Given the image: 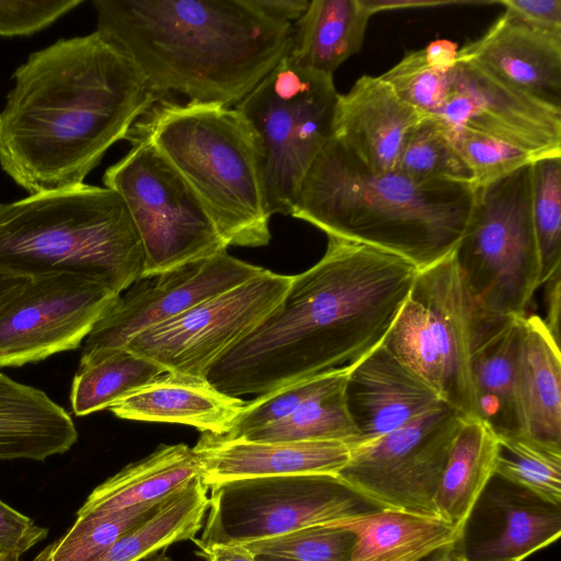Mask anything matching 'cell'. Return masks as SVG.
Here are the masks:
<instances>
[{
  "label": "cell",
  "mask_w": 561,
  "mask_h": 561,
  "mask_svg": "<svg viewBox=\"0 0 561 561\" xmlns=\"http://www.w3.org/2000/svg\"><path fill=\"white\" fill-rule=\"evenodd\" d=\"M417 271L396 254L328 237L323 256L293 275L277 306L206 379L240 398L351 368L383 343Z\"/></svg>",
  "instance_id": "6da1fadb"
},
{
  "label": "cell",
  "mask_w": 561,
  "mask_h": 561,
  "mask_svg": "<svg viewBox=\"0 0 561 561\" xmlns=\"http://www.w3.org/2000/svg\"><path fill=\"white\" fill-rule=\"evenodd\" d=\"M96 31L32 53L0 111V165L31 194L84 183L159 101Z\"/></svg>",
  "instance_id": "7a4b0ae2"
},
{
  "label": "cell",
  "mask_w": 561,
  "mask_h": 561,
  "mask_svg": "<svg viewBox=\"0 0 561 561\" xmlns=\"http://www.w3.org/2000/svg\"><path fill=\"white\" fill-rule=\"evenodd\" d=\"M96 32L160 99L232 107L287 54L294 26L253 0H94Z\"/></svg>",
  "instance_id": "3957f363"
},
{
  "label": "cell",
  "mask_w": 561,
  "mask_h": 561,
  "mask_svg": "<svg viewBox=\"0 0 561 561\" xmlns=\"http://www.w3.org/2000/svg\"><path fill=\"white\" fill-rule=\"evenodd\" d=\"M474 199L471 184L417 181L398 170L374 173L331 137L307 171L290 216L422 270L456 249Z\"/></svg>",
  "instance_id": "277c9868"
},
{
  "label": "cell",
  "mask_w": 561,
  "mask_h": 561,
  "mask_svg": "<svg viewBox=\"0 0 561 561\" xmlns=\"http://www.w3.org/2000/svg\"><path fill=\"white\" fill-rule=\"evenodd\" d=\"M144 260L129 211L111 188L82 183L0 202V270L73 274L121 294L142 277Z\"/></svg>",
  "instance_id": "5b68a950"
},
{
  "label": "cell",
  "mask_w": 561,
  "mask_h": 561,
  "mask_svg": "<svg viewBox=\"0 0 561 561\" xmlns=\"http://www.w3.org/2000/svg\"><path fill=\"white\" fill-rule=\"evenodd\" d=\"M129 134L146 137L191 186L228 247L271 241L259 152L244 118L219 103L160 99Z\"/></svg>",
  "instance_id": "8992f818"
},
{
  "label": "cell",
  "mask_w": 561,
  "mask_h": 561,
  "mask_svg": "<svg viewBox=\"0 0 561 561\" xmlns=\"http://www.w3.org/2000/svg\"><path fill=\"white\" fill-rule=\"evenodd\" d=\"M468 291L454 251L419 270L383 345L422 377L444 403L476 417L472 356L496 320Z\"/></svg>",
  "instance_id": "52a82bcc"
},
{
  "label": "cell",
  "mask_w": 561,
  "mask_h": 561,
  "mask_svg": "<svg viewBox=\"0 0 561 561\" xmlns=\"http://www.w3.org/2000/svg\"><path fill=\"white\" fill-rule=\"evenodd\" d=\"M337 95L332 76L285 55L234 106L256 144L271 216L290 215L307 171L332 137Z\"/></svg>",
  "instance_id": "ba28073f"
},
{
  "label": "cell",
  "mask_w": 561,
  "mask_h": 561,
  "mask_svg": "<svg viewBox=\"0 0 561 561\" xmlns=\"http://www.w3.org/2000/svg\"><path fill=\"white\" fill-rule=\"evenodd\" d=\"M531 163L476 188L467 229L454 250L471 297L483 312L497 318L527 316L540 286Z\"/></svg>",
  "instance_id": "9c48e42d"
},
{
  "label": "cell",
  "mask_w": 561,
  "mask_h": 561,
  "mask_svg": "<svg viewBox=\"0 0 561 561\" xmlns=\"http://www.w3.org/2000/svg\"><path fill=\"white\" fill-rule=\"evenodd\" d=\"M130 150L103 175L125 203L144 250V275L152 276L227 251L204 204L144 136L129 134Z\"/></svg>",
  "instance_id": "30bf717a"
},
{
  "label": "cell",
  "mask_w": 561,
  "mask_h": 561,
  "mask_svg": "<svg viewBox=\"0 0 561 561\" xmlns=\"http://www.w3.org/2000/svg\"><path fill=\"white\" fill-rule=\"evenodd\" d=\"M209 490L206 524L193 539L201 553L217 543L247 545L376 508L337 474L248 478Z\"/></svg>",
  "instance_id": "8fae6325"
},
{
  "label": "cell",
  "mask_w": 561,
  "mask_h": 561,
  "mask_svg": "<svg viewBox=\"0 0 561 561\" xmlns=\"http://www.w3.org/2000/svg\"><path fill=\"white\" fill-rule=\"evenodd\" d=\"M463 416L442 405L354 446L337 477L376 508L437 516L436 490Z\"/></svg>",
  "instance_id": "7c38bea8"
},
{
  "label": "cell",
  "mask_w": 561,
  "mask_h": 561,
  "mask_svg": "<svg viewBox=\"0 0 561 561\" xmlns=\"http://www.w3.org/2000/svg\"><path fill=\"white\" fill-rule=\"evenodd\" d=\"M293 275L263 271L153 325L125 346L165 371L206 378L213 364L247 336L282 300Z\"/></svg>",
  "instance_id": "4fadbf2b"
},
{
  "label": "cell",
  "mask_w": 561,
  "mask_h": 561,
  "mask_svg": "<svg viewBox=\"0 0 561 561\" xmlns=\"http://www.w3.org/2000/svg\"><path fill=\"white\" fill-rule=\"evenodd\" d=\"M118 295L73 274L30 278L0 309V368L78 348Z\"/></svg>",
  "instance_id": "5bb4252c"
},
{
  "label": "cell",
  "mask_w": 561,
  "mask_h": 561,
  "mask_svg": "<svg viewBox=\"0 0 561 561\" xmlns=\"http://www.w3.org/2000/svg\"><path fill=\"white\" fill-rule=\"evenodd\" d=\"M263 267L227 251L141 277L118 295L87 336L79 367L124 348L142 331L260 274Z\"/></svg>",
  "instance_id": "9a60e30c"
},
{
  "label": "cell",
  "mask_w": 561,
  "mask_h": 561,
  "mask_svg": "<svg viewBox=\"0 0 561 561\" xmlns=\"http://www.w3.org/2000/svg\"><path fill=\"white\" fill-rule=\"evenodd\" d=\"M447 129H469L530 154L561 156V108L497 79L458 56L450 90L432 115Z\"/></svg>",
  "instance_id": "2e32d148"
},
{
  "label": "cell",
  "mask_w": 561,
  "mask_h": 561,
  "mask_svg": "<svg viewBox=\"0 0 561 561\" xmlns=\"http://www.w3.org/2000/svg\"><path fill=\"white\" fill-rule=\"evenodd\" d=\"M344 398L359 433L355 446L396 431L444 403L422 377L383 344L348 369Z\"/></svg>",
  "instance_id": "e0dca14e"
},
{
  "label": "cell",
  "mask_w": 561,
  "mask_h": 561,
  "mask_svg": "<svg viewBox=\"0 0 561 561\" xmlns=\"http://www.w3.org/2000/svg\"><path fill=\"white\" fill-rule=\"evenodd\" d=\"M423 115L402 101L380 76H362L337 95L332 137L374 173L397 170L404 146Z\"/></svg>",
  "instance_id": "ac0fdd59"
},
{
  "label": "cell",
  "mask_w": 561,
  "mask_h": 561,
  "mask_svg": "<svg viewBox=\"0 0 561 561\" xmlns=\"http://www.w3.org/2000/svg\"><path fill=\"white\" fill-rule=\"evenodd\" d=\"M354 445L340 440L262 442L202 433L193 450L202 480L214 484L286 474H337Z\"/></svg>",
  "instance_id": "d6986e66"
},
{
  "label": "cell",
  "mask_w": 561,
  "mask_h": 561,
  "mask_svg": "<svg viewBox=\"0 0 561 561\" xmlns=\"http://www.w3.org/2000/svg\"><path fill=\"white\" fill-rule=\"evenodd\" d=\"M458 56L561 108V36L529 28L503 12L481 37L459 48Z\"/></svg>",
  "instance_id": "ffe728a7"
},
{
  "label": "cell",
  "mask_w": 561,
  "mask_h": 561,
  "mask_svg": "<svg viewBox=\"0 0 561 561\" xmlns=\"http://www.w3.org/2000/svg\"><path fill=\"white\" fill-rule=\"evenodd\" d=\"M245 403L219 391L206 378L164 371L108 410L124 420L182 424L221 436Z\"/></svg>",
  "instance_id": "44dd1931"
},
{
  "label": "cell",
  "mask_w": 561,
  "mask_h": 561,
  "mask_svg": "<svg viewBox=\"0 0 561 561\" xmlns=\"http://www.w3.org/2000/svg\"><path fill=\"white\" fill-rule=\"evenodd\" d=\"M78 437L69 413L43 390L0 373V460L44 461Z\"/></svg>",
  "instance_id": "7402d4cb"
},
{
  "label": "cell",
  "mask_w": 561,
  "mask_h": 561,
  "mask_svg": "<svg viewBox=\"0 0 561 561\" xmlns=\"http://www.w3.org/2000/svg\"><path fill=\"white\" fill-rule=\"evenodd\" d=\"M201 476V462L193 447L161 444L94 488L77 517L100 518L159 503Z\"/></svg>",
  "instance_id": "603a6c76"
},
{
  "label": "cell",
  "mask_w": 561,
  "mask_h": 561,
  "mask_svg": "<svg viewBox=\"0 0 561 561\" xmlns=\"http://www.w3.org/2000/svg\"><path fill=\"white\" fill-rule=\"evenodd\" d=\"M325 525L354 535L350 561H423L462 538L438 516L392 510L375 508Z\"/></svg>",
  "instance_id": "cb8c5ba5"
},
{
  "label": "cell",
  "mask_w": 561,
  "mask_h": 561,
  "mask_svg": "<svg viewBox=\"0 0 561 561\" xmlns=\"http://www.w3.org/2000/svg\"><path fill=\"white\" fill-rule=\"evenodd\" d=\"M516 383L526 432L561 445L560 345L537 314L520 319Z\"/></svg>",
  "instance_id": "d4e9b609"
},
{
  "label": "cell",
  "mask_w": 561,
  "mask_h": 561,
  "mask_svg": "<svg viewBox=\"0 0 561 561\" xmlns=\"http://www.w3.org/2000/svg\"><path fill=\"white\" fill-rule=\"evenodd\" d=\"M522 318L492 323L481 335L472 356L476 417L496 435L526 432L516 383Z\"/></svg>",
  "instance_id": "484cf974"
},
{
  "label": "cell",
  "mask_w": 561,
  "mask_h": 561,
  "mask_svg": "<svg viewBox=\"0 0 561 561\" xmlns=\"http://www.w3.org/2000/svg\"><path fill=\"white\" fill-rule=\"evenodd\" d=\"M499 438L478 417L463 419L444 467L434 505L436 515L460 534L495 476Z\"/></svg>",
  "instance_id": "4316f807"
},
{
  "label": "cell",
  "mask_w": 561,
  "mask_h": 561,
  "mask_svg": "<svg viewBox=\"0 0 561 561\" xmlns=\"http://www.w3.org/2000/svg\"><path fill=\"white\" fill-rule=\"evenodd\" d=\"M510 485L492 495L501 517L496 529L472 547L458 542L463 561H523L560 537L561 505Z\"/></svg>",
  "instance_id": "83f0119b"
},
{
  "label": "cell",
  "mask_w": 561,
  "mask_h": 561,
  "mask_svg": "<svg viewBox=\"0 0 561 561\" xmlns=\"http://www.w3.org/2000/svg\"><path fill=\"white\" fill-rule=\"evenodd\" d=\"M371 14L363 0H312L293 24L287 57L332 76L363 46Z\"/></svg>",
  "instance_id": "f1b7e54d"
},
{
  "label": "cell",
  "mask_w": 561,
  "mask_h": 561,
  "mask_svg": "<svg viewBox=\"0 0 561 561\" xmlns=\"http://www.w3.org/2000/svg\"><path fill=\"white\" fill-rule=\"evenodd\" d=\"M209 488L198 477L162 500L95 561H139L169 546L193 540L208 510Z\"/></svg>",
  "instance_id": "f546056e"
},
{
  "label": "cell",
  "mask_w": 561,
  "mask_h": 561,
  "mask_svg": "<svg viewBox=\"0 0 561 561\" xmlns=\"http://www.w3.org/2000/svg\"><path fill=\"white\" fill-rule=\"evenodd\" d=\"M165 370L156 362L124 348L79 367L70 391L77 416L108 409L116 401L148 383Z\"/></svg>",
  "instance_id": "4dcf8cb0"
},
{
  "label": "cell",
  "mask_w": 561,
  "mask_h": 561,
  "mask_svg": "<svg viewBox=\"0 0 561 561\" xmlns=\"http://www.w3.org/2000/svg\"><path fill=\"white\" fill-rule=\"evenodd\" d=\"M497 438L495 476L548 503L561 505V445L527 432Z\"/></svg>",
  "instance_id": "1f68e13d"
},
{
  "label": "cell",
  "mask_w": 561,
  "mask_h": 561,
  "mask_svg": "<svg viewBox=\"0 0 561 561\" xmlns=\"http://www.w3.org/2000/svg\"><path fill=\"white\" fill-rule=\"evenodd\" d=\"M344 383L345 380L311 398L287 417L240 438L262 442L340 440L355 446L359 433L346 407Z\"/></svg>",
  "instance_id": "d6a6232c"
},
{
  "label": "cell",
  "mask_w": 561,
  "mask_h": 561,
  "mask_svg": "<svg viewBox=\"0 0 561 561\" xmlns=\"http://www.w3.org/2000/svg\"><path fill=\"white\" fill-rule=\"evenodd\" d=\"M397 170L417 181L471 184L472 175L446 127L433 116H423L411 133ZM473 187V186H472Z\"/></svg>",
  "instance_id": "836d02e7"
},
{
  "label": "cell",
  "mask_w": 561,
  "mask_h": 561,
  "mask_svg": "<svg viewBox=\"0 0 561 561\" xmlns=\"http://www.w3.org/2000/svg\"><path fill=\"white\" fill-rule=\"evenodd\" d=\"M531 216L540 257V285L561 268V156L531 163Z\"/></svg>",
  "instance_id": "e575fe53"
},
{
  "label": "cell",
  "mask_w": 561,
  "mask_h": 561,
  "mask_svg": "<svg viewBox=\"0 0 561 561\" xmlns=\"http://www.w3.org/2000/svg\"><path fill=\"white\" fill-rule=\"evenodd\" d=\"M159 503L100 518L77 517L67 533L42 550L33 561H95L123 534L144 520Z\"/></svg>",
  "instance_id": "d590c367"
},
{
  "label": "cell",
  "mask_w": 561,
  "mask_h": 561,
  "mask_svg": "<svg viewBox=\"0 0 561 561\" xmlns=\"http://www.w3.org/2000/svg\"><path fill=\"white\" fill-rule=\"evenodd\" d=\"M350 368L301 380L257 396L242 408L229 431L221 435L229 439L274 424L296 411L311 398L342 383ZM220 436V435H219Z\"/></svg>",
  "instance_id": "8d00e7d4"
},
{
  "label": "cell",
  "mask_w": 561,
  "mask_h": 561,
  "mask_svg": "<svg viewBox=\"0 0 561 561\" xmlns=\"http://www.w3.org/2000/svg\"><path fill=\"white\" fill-rule=\"evenodd\" d=\"M354 535L331 525H316L244 545L255 554L302 561H350Z\"/></svg>",
  "instance_id": "74e56055"
},
{
  "label": "cell",
  "mask_w": 561,
  "mask_h": 561,
  "mask_svg": "<svg viewBox=\"0 0 561 561\" xmlns=\"http://www.w3.org/2000/svg\"><path fill=\"white\" fill-rule=\"evenodd\" d=\"M451 70L432 66L423 48L412 50L380 77L397 95L423 116H432L444 103L451 85Z\"/></svg>",
  "instance_id": "f35d334b"
},
{
  "label": "cell",
  "mask_w": 561,
  "mask_h": 561,
  "mask_svg": "<svg viewBox=\"0 0 561 561\" xmlns=\"http://www.w3.org/2000/svg\"><path fill=\"white\" fill-rule=\"evenodd\" d=\"M447 131L471 172L473 188L489 185L535 161L527 152L489 136L465 128Z\"/></svg>",
  "instance_id": "ab89813d"
},
{
  "label": "cell",
  "mask_w": 561,
  "mask_h": 561,
  "mask_svg": "<svg viewBox=\"0 0 561 561\" xmlns=\"http://www.w3.org/2000/svg\"><path fill=\"white\" fill-rule=\"evenodd\" d=\"M82 2V0L0 1V35L33 34L45 28Z\"/></svg>",
  "instance_id": "60d3db41"
},
{
  "label": "cell",
  "mask_w": 561,
  "mask_h": 561,
  "mask_svg": "<svg viewBox=\"0 0 561 561\" xmlns=\"http://www.w3.org/2000/svg\"><path fill=\"white\" fill-rule=\"evenodd\" d=\"M48 529L0 500V552L22 556L47 537Z\"/></svg>",
  "instance_id": "b9f144b4"
},
{
  "label": "cell",
  "mask_w": 561,
  "mask_h": 561,
  "mask_svg": "<svg viewBox=\"0 0 561 561\" xmlns=\"http://www.w3.org/2000/svg\"><path fill=\"white\" fill-rule=\"evenodd\" d=\"M504 13L539 32L561 36V0H503Z\"/></svg>",
  "instance_id": "7bdbcfd3"
},
{
  "label": "cell",
  "mask_w": 561,
  "mask_h": 561,
  "mask_svg": "<svg viewBox=\"0 0 561 561\" xmlns=\"http://www.w3.org/2000/svg\"><path fill=\"white\" fill-rule=\"evenodd\" d=\"M561 268H558L542 285H545L547 317L545 324L560 345V311H561Z\"/></svg>",
  "instance_id": "ee69618b"
},
{
  "label": "cell",
  "mask_w": 561,
  "mask_h": 561,
  "mask_svg": "<svg viewBox=\"0 0 561 561\" xmlns=\"http://www.w3.org/2000/svg\"><path fill=\"white\" fill-rule=\"evenodd\" d=\"M267 16L284 23L297 21L307 10L309 0H253Z\"/></svg>",
  "instance_id": "f6af8a7d"
},
{
  "label": "cell",
  "mask_w": 561,
  "mask_h": 561,
  "mask_svg": "<svg viewBox=\"0 0 561 561\" xmlns=\"http://www.w3.org/2000/svg\"><path fill=\"white\" fill-rule=\"evenodd\" d=\"M423 50L427 61L440 70H450L457 64L459 48L451 41H433Z\"/></svg>",
  "instance_id": "bcb514c9"
},
{
  "label": "cell",
  "mask_w": 561,
  "mask_h": 561,
  "mask_svg": "<svg viewBox=\"0 0 561 561\" xmlns=\"http://www.w3.org/2000/svg\"><path fill=\"white\" fill-rule=\"evenodd\" d=\"M208 561H256L255 556L239 543H217L203 553Z\"/></svg>",
  "instance_id": "7dc6e473"
},
{
  "label": "cell",
  "mask_w": 561,
  "mask_h": 561,
  "mask_svg": "<svg viewBox=\"0 0 561 561\" xmlns=\"http://www.w3.org/2000/svg\"><path fill=\"white\" fill-rule=\"evenodd\" d=\"M28 277L0 270V309L25 285Z\"/></svg>",
  "instance_id": "c3c4849f"
},
{
  "label": "cell",
  "mask_w": 561,
  "mask_h": 561,
  "mask_svg": "<svg viewBox=\"0 0 561 561\" xmlns=\"http://www.w3.org/2000/svg\"><path fill=\"white\" fill-rule=\"evenodd\" d=\"M458 542L437 550L423 561H463Z\"/></svg>",
  "instance_id": "681fc988"
},
{
  "label": "cell",
  "mask_w": 561,
  "mask_h": 561,
  "mask_svg": "<svg viewBox=\"0 0 561 561\" xmlns=\"http://www.w3.org/2000/svg\"><path fill=\"white\" fill-rule=\"evenodd\" d=\"M256 561H302L276 554H255Z\"/></svg>",
  "instance_id": "f907efd6"
},
{
  "label": "cell",
  "mask_w": 561,
  "mask_h": 561,
  "mask_svg": "<svg viewBox=\"0 0 561 561\" xmlns=\"http://www.w3.org/2000/svg\"><path fill=\"white\" fill-rule=\"evenodd\" d=\"M139 561H173L171 557L165 553V549L160 550L153 554H150Z\"/></svg>",
  "instance_id": "816d5d0a"
},
{
  "label": "cell",
  "mask_w": 561,
  "mask_h": 561,
  "mask_svg": "<svg viewBox=\"0 0 561 561\" xmlns=\"http://www.w3.org/2000/svg\"><path fill=\"white\" fill-rule=\"evenodd\" d=\"M0 561H23L21 556L11 552H0Z\"/></svg>",
  "instance_id": "f5cc1de1"
}]
</instances>
